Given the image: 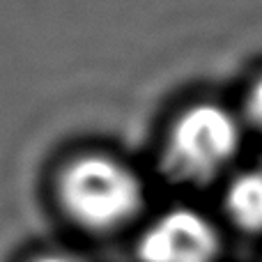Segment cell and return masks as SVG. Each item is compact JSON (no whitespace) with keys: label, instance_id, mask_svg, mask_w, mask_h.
Wrapping results in <instances>:
<instances>
[{"label":"cell","instance_id":"6da1fadb","mask_svg":"<svg viewBox=\"0 0 262 262\" xmlns=\"http://www.w3.org/2000/svg\"><path fill=\"white\" fill-rule=\"evenodd\" d=\"M64 212L95 232L129 223L143 207V182L134 168L108 154H83L67 163L58 182Z\"/></svg>","mask_w":262,"mask_h":262},{"label":"cell","instance_id":"7a4b0ae2","mask_svg":"<svg viewBox=\"0 0 262 262\" xmlns=\"http://www.w3.org/2000/svg\"><path fill=\"white\" fill-rule=\"evenodd\" d=\"M242 145L239 120L212 101L193 104L172 122L166 138V168L175 180H214L232 163Z\"/></svg>","mask_w":262,"mask_h":262},{"label":"cell","instance_id":"3957f363","mask_svg":"<svg viewBox=\"0 0 262 262\" xmlns=\"http://www.w3.org/2000/svg\"><path fill=\"white\" fill-rule=\"evenodd\" d=\"M221 237L207 216L191 207H175L157 216L138 242L143 262H216Z\"/></svg>","mask_w":262,"mask_h":262},{"label":"cell","instance_id":"277c9868","mask_svg":"<svg viewBox=\"0 0 262 262\" xmlns=\"http://www.w3.org/2000/svg\"><path fill=\"white\" fill-rule=\"evenodd\" d=\"M226 212L237 228L262 232V170L239 172L226 189Z\"/></svg>","mask_w":262,"mask_h":262},{"label":"cell","instance_id":"5b68a950","mask_svg":"<svg viewBox=\"0 0 262 262\" xmlns=\"http://www.w3.org/2000/svg\"><path fill=\"white\" fill-rule=\"evenodd\" d=\"M246 115H249V122L262 131V76L251 85L246 95Z\"/></svg>","mask_w":262,"mask_h":262},{"label":"cell","instance_id":"8992f818","mask_svg":"<svg viewBox=\"0 0 262 262\" xmlns=\"http://www.w3.org/2000/svg\"><path fill=\"white\" fill-rule=\"evenodd\" d=\"M32 262H76V260L69 258V255H62V253H46V255L35 258Z\"/></svg>","mask_w":262,"mask_h":262}]
</instances>
